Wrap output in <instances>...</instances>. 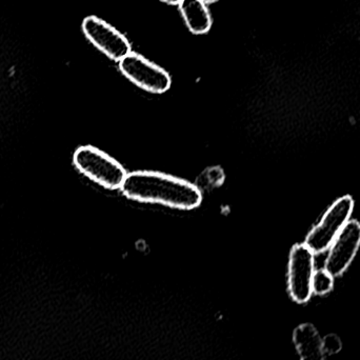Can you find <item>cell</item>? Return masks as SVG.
Instances as JSON below:
<instances>
[{"label": "cell", "instance_id": "9c48e42d", "mask_svg": "<svg viewBox=\"0 0 360 360\" xmlns=\"http://www.w3.org/2000/svg\"><path fill=\"white\" fill-rule=\"evenodd\" d=\"M179 10L191 33L207 34L212 27V17L205 0H181Z\"/></svg>", "mask_w": 360, "mask_h": 360}, {"label": "cell", "instance_id": "8fae6325", "mask_svg": "<svg viewBox=\"0 0 360 360\" xmlns=\"http://www.w3.org/2000/svg\"><path fill=\"white\" fill-rule=\"evenodd\" d=\"M323 350L328 354H335L342 350V345L340 338L336 335H329L323 340Z\"/></svg>", "mask_w": 360, "mask_h": 360}, {"label": "cell", "instance_id": "277c9868", "mask_svg": "<svg viewBox=\"0 0 360 360\" xmlns=\"http://www.w3.org/2000/svg\"><path fill=\"white\" fill-rule=\"evenodd\" d=\"M120 70L133 84L154 94L167 92L172 84L166 70L137 53L131 52L120 60Z\"/></svg>", "mask_w": 360, "mask_h": 360}, {"label": "cell", "instance_id": "8992f818", "mask_svg": "<svg viewBox=\"0 0 360 360\" xmlns=\"http://www.w3.org/2000/svg\"><path fill=\"white\" fill-rule=\"evenodd\" d=\"M315 273V254L306 243L294 245L290 253L289 292L292 300L304 304L312 296V281Z\"/></svg>", "mask_w": 360, "mask_h": 360}, {"label": "cell", "instance_id": "ba28073f", "mask_svg": "<svg viewBox=\"0 0 360 360\" xmlns=\"http://www.w3.org/2000/svg\"><path fill=\"white\" fill-rule=\"evenodd\" d=\"M293 342L300 360H327L323 338L311 323H302L294 330Z\"/></svg>", "mask_w": 360, "mask_h": 360}, {"label": "cell", "instance_id": "52a82bcc", "mask_svg": "<svg viewBox=\"0 0 360 360\" xmlns=\"http://www.w3.org/2000/svg\"><path fill=\"white\" fill-rule=\"evenodd\" d=\"M360 245V224L349 220L329 248L325 270L333 277L340 276L354 259Z\"/></svg>", "mask_w": 360, "mask_h": 360}, {"label": "cell", "instance_id": "4fadbf2b", "mask_svg": "<svg viewBox=\"0 0 360 360\" xmlns=\"http://www.w3.org/2000/svg\"><path fill=\"white\" fill-rule=\"evenodd\" d=\"M207 4H214V2L218 1V0H205Z\"/></svg>", "mask_w": 360, "mask_h": 360}, {"label": "cell", "instance_id": "5b68a950", "mask_svg": "<svg viewBox=\"0 0 360 360\" xmlns=\"http://www.w3.org/2000/svg\"><path fill=\"white\" fill-rule=\"evenodd\" d=\"M82 29L86 39L112 60L120 63L132 52L127 36L99 17L94 15L86 17Z\"/></svg>", "mask_w": 360, "mask_h": 360}, {"label": "cell", "instance_id": "7c38bea8", "mask_svg": "<svg viewBox=\"0 0 360 360\" xmlns=\"http://www.w3.org/2000/svg\"><path fill=\"white\" fill-rule=\"evenodd\" d=\"M160 1L165 2V4H170V6H176L179 4L181 0H160Z\"/></svg>", "mask_w": 360, "mask_h": 360}, {"label": "cell", "instance_id": "6da1fadb", "mask_svg": "<svg viewBox=\"0 0 360 360\" xmlns=\"http://www.w3.org/2000/svg\"><path fill=\"white\" fill-rule=\"evenodd\" d=\"M122 191L133 200L179 210L195 209L202 200L200 190L191 182L152 171H135L127 175Z\"/></svg>", "mask_w": 360, "mask_h": 360}, {"label": "cell", "instance_id": "30bf717a", "mask_svg": "<svg viewBox=\"0 0 360 360\" xmlns=\"http://www.w3.org/2000/svg\"><path fill=\"white\" fill-rule=\"evenodd\" d=\"M334 285V277L323 269L315 271L312 281V291L316 295H326L332 291Z\"/></svg>", "mask_w": 360, "mask_h": 360}, {"label": "cell", "instance_id": "7a4b0ae2", "mask_svg": "<svg viewBox=\"0 0 360 360\" xmlns=\"http://www.w3.org/2000/svg\"><path fill=\"white\" fill-rule=\"evenodd\" d=\"M73 162L82 174L109 190L122 188L128 175L117 160L92 146L78 148Z\"/></svg>", "mask_w": 360, "mask_h": 360}, {"label": "cell", "instance_id": "3957f363", "mask_svg": "<svg viewBox=\"0 0 360 360\" xmlns=\"http://www.w3.org/2000/svg\"><path fill=\"white\" fill-rule=\"evenodd\" d=\"M354 207L352 197L344 196L335 201L326 212L321 222L309 233L306 245L314 254L329 250L340 231L348 224Z\"/></svg>", "mask_w": 360, "mask_h": 360}]
</instances>
